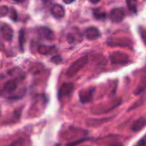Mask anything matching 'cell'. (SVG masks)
<instances>
[{
    "label": "cell",
    "mask_w": 146,
    "mask_h": 146,
    "mask_svg": "<svg viewBox=\"0 0 146 146\" xmlns=\"http://www.w3.org/2000/svg\"><path fill=\"white\" fill-rule=\"evenodd\" d=\"M64 13H65L64 9L60 5H53L52 7L51 8V14L52 15V17H54L57 19L64 17Z\"/></svg>",
    "instance_id": "obj_8"
},
{
    "label": "cell",
    "mask_w": 146,
    "mask_h": 146,
    "mask_svg": "<svg viewBox=\"0 0 146 146\" xmlns=\"http://www.w3.org/2000/svg\"><path fill=\"white\" fill-rule=\"evenodd\" d=\"M95 93V88H90L87 90H82L79 92V99L80 102L84 104L90 102L94 96Z\"/></svg>",
    "instance_id": "obj_4"
},
{
    "label": "cell",
    "mask_w": 146,
    "mask_h": 146,
    "mask_svg": "<svg viewBox=\"0 0 146 146\" xmlns=\"http://www.w3.org/2000/svg\"><path fill=\"white\" fill-rule=\"evenodd\" d=\"M52 61L57 63V64H59V62H61V58L59 56H54L52 58Z\"/></svg>",
    "instance_id": "obj_20"
},
{
    "label": "cell",
    "mask_w": 146,
    "mask_h": 146,
    "mask_svg": "<svg viewBox=\"0 0 146 146\" xmlns=\"http://www.w3.org/2000/svg\"><path fill=\"white\" fill-rule=\"evenodd\" d=\"M109 146H123L121 143H114V144H111Z\"/></svg>",
    "instance_id": "obj_23"
},
{
    "label": "cell",
    "mask_w": 146,
    "mask_h": 146,
    "mask_svg": "<svg viewBox=\"0 0 146 146\" xmlns=\"http://www.w3.org/2000/svg\"><path fill=\"white\" fill-rule=\"evenodd\" d=\"M42 1H43L44 3H47V2H49V1H51V0H42Z\"/></svg>",
    "instance_id": "obj_25"
},
{
    "label": "cell",
    "mask_w": 146,
    "mask_h": 146,
    "mask_svg": "<svg viewBox=\"0 0 146 146\" xmlns=\"http://www.w3.org/2000/svg\"><path fill=\"white\" fill-rule=\"evenodd\" d=\"M144 90H146V73L141 77V78L138 82V85L135 90V95H137V96L140 95Z\"/></svg>",
    "instance_id": "obj_11"
},
{
    "label": "cell",
    "mask_w": 146,
    "mask_h": 146,
    "mask_svg": "<svg viewBox=\"0 0 146 146\" xmlns=\"http://www.w3.org/2000/svg\"><path fill=\"white\" fill-rule=\"evenodd\" d=\"M144 126H146V118H139L132 123L131 130L137 132L142 130Z\"/></svg>",
    "instance_id": "obj_10"
},
{
    "label": "cell",
    "mask_w": 146,
    "mask_h": 146,
    "mask_svg": "<svg viewBox=\"0 0 146 146\" xmlns=\"http://www.w3.org/2000/svg\"><path fill=\"white\" fill-rule=\"evenodd\" d=\"M126 3L130 11L136 13L137 12V5H136L137 0H126Z\"/></svg>",
    "instance_id": "obj_16"
},
{
    "label": "cell",
    "mask_w": 146,
    "mask_h": 146,
    "mask_svg": "<svg viewBox=\"0 0 146 146\" xmlns=\"http://www.w3.org/2000/svg\"><path fill=\"white\" fill-rule=\"evenodd\" d=\"M11 19L13 20V21H17V11H16V10L15 9H11Z\"/></svg>",
    "instance_id": "obj_19"
},
{
    "label": "cell",
    "mask_w": 146,
    "mask_h": 146,
    "mask_svg": "<svg viewBox=\"0 0 146 146\" xmlns=\"http://www.w3.org/2000/svg\"><path fill=\"white\" fill-rule=\"evenodd\" d=\"M94 17L96 19H103L106 17V13L104 11H102V9H98V10H94L93 11Z\"/></svg>",
    "instance_id": "obj_15"
},
{
    "label": "cell",
    "mask_w": 146,
    "mask_h": 146,
    "mask_svg": "<svg viewBox=\"0 0 146 146\" xmlns=\"http://www.w3.org/2000/svg\"><path fill=\"white\" fill-rule=\"evenodd\" d=\"M19 39H20V46H21V49L23 50V43H24V40H25V35H24V31L23 30H21Z\"/></svg>",
    "instance_id": "obj_18"
},
{
    "label": "cell",
    "mask_w": 146,
    "mask_h": 146,
    "mask_svg": "<svg viewBox=\"0 0 146 146\" xmlns=\"http://www.w3.org/2000/svg\"><path fill=\"white\" fill-rule=\"evenodd\" d=\"M56 47L54 46H45L41 45L38 47V52L43 55H49L56 52Z\"/></svg>",
    "instance_id": "obj_12"
},
{
    "label": "cell",
    "mask_w": 146,
    "mask_h": 146,
    "mask_svg": "<svg viewBox=\"0 0 146 146\" xmlns=\"http://www.w3.org/2000/svg\"><path fill=\"white\" fill-rule=\"evenodd\" d=\"M17 88V83L16 80H9L4 85V90L7 93L14 92Z\"/></svg>",
    "instance_id": "obj_13"
},
{
    "label": "cell",
    "mask_w": 146,
    "mask_h": 146,
    "mask_svg": "<svg viewBox=\"0 0 146 146\" xmlns=\"http://www.w3.org/2000/svg\"><path fill=\"white\" fill-rule=\"evenodd\" d=\"M73 90H74V85L72 83H64L60 86L58 90V97L60 99L68 97L72 94Z\"/></svg>",
    "instance_id": "obj_3"
},
{
    "label": "cell",
    "mask_w": 146,
    "mask_h": 146,
    "mask_svg": "<svg viewBox=\"0 0 146 146\" xmlns=\"http://www.w3.org/2000/svg\"><path fill=\"white\" fill-rule=\"evenodd\" d=\"M63 1H64V4H71V3H73V2H74L75 1V0H63Z\"/></svg>",
    "instance_id": "obj_21"
},
{
    "label": "cell",
    "mask_w": 146,
    "mask_h": 146,
    "mask_svg": "<svg viewBox=\"0 0 146 146\" xmlns=\"http://www.w3.org/2000/svg\"><path fill=\"white\" fill-rule=\"evenodd\" d=\"M145 38H146V36H145Z\"/></svg>",
    "instance_id": "obj_26"
},
{
    "label": "cell",
    "mask_w": 146,
    "mask_h": 146,
    "mask_svg": "<svg viewBox=\"0 0 146 146\" xmlns=\"http://www.w3.org/2000/svg\"><path fill=\"white\" fill-rule=\"evenodd\" d=\"M38 33L40 35V36L45 40H52L54 39V34L53 32L46 28V27H40L39 29H38Z\"/></svg>",
    "instance_id": "obj_7"
},
{
    "label": "cell",
    "mask_w": 146,
    "mask_h": 146,
    "mask_svg": "<svg viewBox=\"0 0 146 146\" xmlns=\"http://www.w3.org/2000/svg\"><path fill=\"white\" fill-rule=\"evenodd\" d=\"M0 30H1L2 35H3V37L5 38V40L11 41L12 40L14 32H13V29L8 24H5V23L2 24L1 28H0Z\"/></svg>",
    "instance_id": "obj_6"
},
{
    "label": "cell",
    "mask_w": 146,
    "mask_h": 146,
    "mask_svg": "<svg viewBox=\"0 0 146 146\" xmlns=\"http://www.w3.org/2000/svg\"><path fill=\"white\" fill-rule=\"evenodd\" d=\"M88 62H89L88 56H83V57L79 58L78 59L74 61L69 66V68L66 70V76L69 78L74 77L83 68H84L87 65Z\"/></svg>",
    "instance_id": "obj_1"
},
{
    "label": "cell",
    "mask_w": 146,
    "mask_h": 146,
    "mask_svg": "<svg viewBox=\"0 0 146 146\" xmlns=\"http://www.w3.org/2000/svg\"><path fill=\"white\" fill-rule=\"evenodd\" d=\"M110 59L113 64H127L130 59L126 53L122 52H113L110 54Z\"/></svg>",
    "instance_id": "obj_2"
},
{
    "label": "cell",
    "mask_w": 146,
    "mask_h": 146,
    "mask_svg": "<svg viewBox=\"0 0 146 146\" xmlns=\"http://www.w3.org/2000/svg\"><path fill=\"white\" fill-rule=\"evenodd\" d=\"M9 12V9L7 6H0V17L6 16Z\"/></svg>",
    "instance_id": "obj_17"
},
{
    "label": "cell",
    "mask_w": 146,
    "mask_h": 146,
    "mask_svg": "<svg viewBox=\"0 0 146 146\" xmlns=\"http://www.w3.org/2000/svg\"><path fill=\"white\" fill-rule=\"evenodd\" d=\"M125 17V12L121 8H116L111 11L109 14V18L113 23H120Z\"/></svg>",
    "instance_id": "obj_5"
},
{
    "label": "cell",
    "mask_w": 146,
    "mask_h": 146,
    "mask_svg": "<svg viewBox=\"0 0 146 146\" xmlns=\"http://www.w3.org/2000/svg\"><path fill=\"white\" fill-rule=\"evenodd\" d=\"M14 1H16V2H17V3H23V2L25 1V0H14Z\"/></svg>",
    "instance_id": "obj_24"
},
{
    "label": "cell",
    "mask_w": 146,
    "mask_h": 146,
    "mask_svg": "<svg viewBox=\"0 0 146 146\" xmlns=\"http://www.w3.org/2000/svg\"><path fill=\"white\" fill-rule=\"evenodd\" d=\"M101 1V0H90V2L93 3V4H97Z\"/></svg>",
    "instance_id": "obj_22"
},
{
    "label": "cell",
    "mask_w": 146,
    "mask_h": 146,
    "mask_svg": "<svg viewBox=\"0 0 146 146\" xmlns=\"http://www.w3.org/2000/svg\"><path fill=\"white\" fill-rule=\"evenodd\" d=\"M108 45L113 46H127L131 44V42L129 40H123V39H115V40H110L108 42Z\"/></svg>",
    "instance_id": "obj_14"
},
{
    "label": "cell",
    "mask_w": 146,
    "mask_h": 146,
    "mask_svg": "<svg viewBox=\"0 0 146 146\" xmlns=\"http://www.w3.org/2000/svg\"><path fill=\"white\" fill-rule=\"evenodd\" d=\"M100 35H101V33H100L99 29H97L95 27L88 28L85 30V36L88 40H96V39L99 38Z\"/></svg>",
    "instance_id": "obj_9"
}]
</instances>
